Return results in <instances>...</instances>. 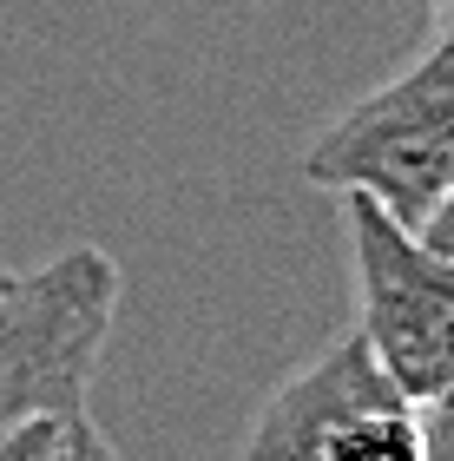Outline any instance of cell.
I'll list each match as a JSON object with an SVG mask.
<instances>
[{"label": "cell", "instance_id": "obj_1", "mask_svg": "<svg viewBox=\"0 0 454 461\" xmlns=\"http://www.w3.org/2000/svg\"><path fill=\"white\" fill-rule=\"evenodd\" d=\"M112 317L119 264L99 244H73L0 284V448L40 422L86 415Z\"/></svg>", "mask_w": 454, "mask_h": 461}, {"label": "cell", "instance_id": "obj_2", "mask_svg": "<svg viewBox=\"0 0 454 461\" xmlns=\"http://www.w3.org/2000/svg\"><path fill=\"white\" fill-rule=\"evenodd\" d=\"M303 178L323 192H362L396 224L422 230L454 192V47L435 40L408 73L349 106L303 152Z\"/></svg>", "mask_w": 454, "mask_h": 461}, {"label": "cell", "instance_id": "obj_3", "mask_svg": "<svg viewBox=\"0 0 454 461\" xmlns=\"http://www.w3.org/2000/svg\"><path fill=\"white\" fill-rule=\"evenodd\" d=\"M356 337L408 402H435L454 383V258L396 224L376 198L343 192Z\"/></svg>", "mask_w": 454, "mask_h": 461}, {"label": "cell", "instance_id": "obj_4", "mask_svg": "<svg viewBox=\"0 0 454 461\" xmlns=\"http://www.w3.org/2000/svg\"><path fill=\"white\" fill-rule=\"evenodd\" d=\"M244 461H422V402L388 383L362 337H343L263 402Z\"/></svg>", "mask_w": 454, "mask_h": 461}, {"label": "cell", "instance_id": "obj_5", "mask_svg": "<svg viewBox=\"0 0 454 461\" xmlns=\"http://www.w3.org/2000/svg\"><path fill=\"white\" fill-rule=\"evenodd\" d=\"M33 461H119V448L99 435V422L93 415H67V422L53 429V442L40 448Z\"/></svg>", "mask_w": 454, "mask_h": 461}, {"label": "cell", "instance_id": "obj_6", "mask_svg": "<svg viewBox=\"0 0 454 461\" xmlns=\"http://www.w3.org/2000/svg\"><path fill=\"white\" fill-rule=\"evenodd\" d=\"M422 461H454V383L422 402Z\"/></svg>", "mask_w": 454, "mask_h": 461}, {"label": "cell", "instance_id": "obj_7", "mask_svg": "<svg viewBox=\"0 0 454 461\" xmlns=\"http://www.w3.org/2000/svg\"><path fill=\"white\" fill-rule=\"evenodd\" d=\"M415 238H422V244H435L441 258H454V192L435 204V212H428V224L415 230Z\"/></svg>", "mask_w": 454, "mask_h": 461}, {"label": "cell", "instance_id": "obj_8", "mask_svg": "<svg viewBox=\"0 0 454 461\" xmlns=\"http://www.w3.org/2000/svg\"><path fill=\"white\" fill-rule=\"evenodd\" d=\"M53 429H59V422H40V429H27V435H13V442L0 448V461H33L40 448L53 442Z\"/></svg>", "mask_w": 454, "mask_h": 461}, {"label": "cell", "instance_id": "obj_9", "mask_svg": "<svg viewBox=\"0 0 454 461\" xmlns=\"http://www.w3.org/2000/svg\"><path fill=\"white\" fill-rule=\"evenodd\" d=\"M435 14H441V40L454 47V0H435Z\"/></svg>", "mask_w": 454, "mask_h": 461}, {"label": "cell", "instance_id": "obj_10", "mask_svg": "<svg viewBox=\"0 0 454 461\" xmlns=\"http://www.w3.org/2000/svg\"><path fill=\"white\" fill-rule=\"evenodd\" d=\"M7 277H13V270H0V284H7Z\"/></svg>", "mask_w": 454, "mask_h": 461}]
</instances>
